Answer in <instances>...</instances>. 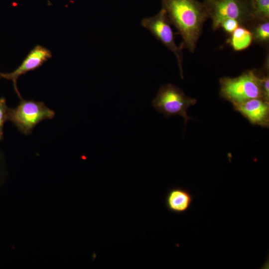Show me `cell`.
<instances>
[{
  "instance_id": "1",
  "label": "cell",
  "mask_w": 269,
  "mask_h": 269,
  "mask_svg": "<svg viewBox=\"0 0 269 269\" xmlns=\"http://www.w3.org/2000/svg\"><path fill=\"white\" fill-rule=\"evenodd\" d=\"M162 8L182 37L181 47L194 53L204 23L208 19L203 2L198 0H162Z\"/></svg>"
},
{
  "instance_id": "2",
  "label": "cell",
  "mask_w": 269,
  "mask_h": 269,
  "mask_svg": "<svg viewBox=\"0 0 269 269\" xmlns=\"http://www.w3.org/2000/svg\"><path fill=\"white\" fill-rule=\"evenodd\" d=\"M203 2L214 31L220 28L224 20L228 18L236 19L242 26L256 21L253 15L252 0H204Z\"/></svg>"
},
{
  "instance_id": "3",
  "label": "cell",
  "mask_w": 269,
  "mask_h": 269,
  "mask_svg": "<svg viewBox=\"0 0 269 269\" xmlns=\"http://www.w3.org/2000/svg\"><path fill=\"white\" fill-rule=\"evenodd\" d=\"M220 85L221 95L233 105L252 99H264L261 77L255 70L246 71L235 78L222 77Z\"/></svg>"
},
{
  "instance_id": "4",
  "label": "cell",
  "mask_w": 269,
  "mask_h": 269,
  "mask_svg": "<svg viewBox=\"0 0 269 269\" xmlns=\"http://www.w3.org/2000/svg\"><path fill=\"white\" fill-rule=\"evenodd\" d=\"M55 115V112L44 102L22 98L17 106L8 110V120L26 135L30 134L41 122L52 119Z\"/></svg>"
},
{
  "instance_id": "5",
  "label": "cell",
  "mask_w": 269,
  "mask_h": 269,
  "mask_svg": "<svg viewBox=\"0 0 269 269\" xmlns=\"http://www.w3.org/2000/svg\"><path fill=\"white\" fill-rule=\"evenodd\" d=\"M196 103V99L188 97L172 84L162 85L151 102L155 110L165 118L180 116L184 118L185 124L190 119L187 114V110Z\"/></svg>"
},
{
  "instance_id": "6",
  "label": "cell",
  "mask_w": 269,
  "mask_h": 269,
  "mask_svg": "<svg viewBox=\"0 0 269 269\" xmlns=\"http://www.w3.org/2000/svg\"><path fill=\"white\" fill-rule=\"evenodd\" d=\"M170 23L165 10L162 8L156 14L144 18L141 21L142 26L175 55L180 76L183 78L182 48L178 47L175 43Z\"/></svg>"
},
{
  "instance_id": "7",
  "label": "cell",
  "mask_w": 269,
  "mask_h": 269,
  "mask_svg": "<svg viewBox=\"0 0 269 269\" xmlns=\"http://www.w3.org/2000/svg\"><path fill=\"white\" fill-rule=\"evenodd\" d=\"M51 57L52 53L48 49L37 45L29 52L19 67L10 73H1V77L12 81L14 90L20 99L22 97L17 87L18 78L29 71L38 68Z\"/></svg>"
},
{
  "instance_id": "8",
  "label": "cell",
  "mask_w": 269,
  "mask_h": 269,
  "mask_svg": "<svg viewBox=\"0 0 269 269\" xmlns=\"http://www.w3.org/2000/svg\"><path fill=\"white\" fill-rule=\"evenodd\" d=\"M236 111L245 116L251 123L268 127L269 103L262 98H255L234 105Z\"/></svg>"
},
{
  "instance_id": "9",
  "label": "cell",
  "mask_w": 269,
  "mask_h": 269,
  "mask_svg": "<svg viewBox=\"0 0 269 269\" xmlns=\"http://www.w3.org/2000/svg\"><path fill=\"white\" fill-rule=\"evenodd\" d=\"M193 197L188 190L181 187L171 188L165 197V204L168 211L182 214L190 208Z\"/></svg>"
},
{
  "instance_id": "10",
  "label": "cell",
  "mask_w": 269,
  "mask_h": 269,
  "mask_svg": "<svg viewBox=\"0 0 269 269\" xmlns=\"http://www.w3.org/2000/svg\"><path fill=\"white\" fill-rule=\"evenodd\" d=\"M253 41V34L245 26H239L232 33L228 42L235 51H241L248 48Z\"/></svg>"
},
{
  "instance_id": "11",
  "label": "cell",
  "mask_w": 269,
  "mask_h": 269,
  "mask_svg": "<svg viewBox=\"0 0 269 269\" xmlns=\"http://www.w3.org/2000/svg\"><path fill=\"white\" fill-rule=\"evenodd\" d=\"M256 21H269V0H252Z\"/></svg>"
},
{
  "instance_id": "12",
  "label": "cell",
  "mask_w": 269,
  "mask_h": 269,
  "mask_svg": "<svg viewBox=\"0 0 269 269\" xmlns=\"http://www.w3.org/2000/svg\"><path fill=\"white\" fill-rule=\"evenodd\" d=\"M253 24L255 26L251 30L253 40L259 43L269 42V21H256Z\"/></svg>"
},
{
  "instance_id": "13",
  "label": "cell",
  "mask_w": 269,
  "mask_h": 269,
  "mask_svg": "<svg viewBox=\"0 0 269 269\" xmlns=\"http://www.w3.org/2000/svg\"><path fill=\"white\" fill-rule=\"evenodd\" d=\"M8 110L4 98H0V140L3 138V127L5 122L8 120Z\"/></svg>"
},
{
  "instance_id": "14",
  "label": "cell",
  "mask_w": 269,
  "mask_h": 269,
  "mask_svg": "<svg viewBox=\"0 0 269 269\" xmlns=\"http://www.w3.org/2000/svg\"><path fill=\"white\" fill-rule=\"evenodd\" d=\"M240 25V23L236 19L228 18L221 22L220 28H223L226 32L231 34Z\"/></svg>"
},
{
  "instance_id": "15",
  "label": "cell",
  "mask_w": 269,
  "mask_h": 269,
  "mask_svg": "<svg viewBox=\"0 0 269 269\" xmlns=\"http://www.w3.org/2000/svg\"><path fill=\"white\" fill-rule=\"evenodd\" d=\"M262 89L264 99L269 102V74L261 77Z\"/></svg>"
},
{
  "instance_id": "16",
  "label": "cell",
  "mask_w": 269,
  "mask_h": 269,
  "mask_svg": "<svg viewBox=\"0 0 269 269\" xmlns=\"http://www.w3.org/2000/svg\"><path fill=\"white\" fill-rule=\"evenodd\" d=\"M1 73L0 72V78H1Z\"/></svg>"
},
{
  "instance_id": "17",
  "label": "cell",
  "mask_w": 269,
  "mask_h": 269,
  "mask_svg": "<svg viewBox=\"0 0 269 269\" xmlns=\"http://www.w3.org/2000/svg\"></svg>"
}]
</instances>
